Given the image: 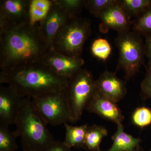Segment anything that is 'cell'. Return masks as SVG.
<instances>
[{
	"label": "cell",
	"mask_w": 151,
	"mask_h": 151,
	"mask_svg": "<svg viewBox=\"0 0 151 151\" xmlns=\"http://www.w3.org/2000/svg\"><path fill=\"white\" fill-rule=\"evenodd\" d=\"M64 124L65 129V137L63 143L65 145L70 148L84 147L88 127L87 124L75 127L68 123Z\"/></svg>",
	"instance_id": "2e32d148"
},
{
	"label": "cell",
	"mask_w": 151,
	"mask_h": 151,
	"mask_svg": "<svg viewBox=\"0 0 151 151\" xmlns=\"http://www.w3.org/2000/svg\"><path fill=\"white\" fill-rule=\"evenodd\" d=\"M68 81L57 75L42 61L0 72V84H8L21 97L32 99L48 92L65 90Z\"/></svg>",
	"instance_id": "7a4b0ae2"
},
{
	"label": "cell",
	"mask_w": 151,
	"mask_h": 151,
	"mask_svg": "<svg viewBox=\"0 0 151 151\" xmlns=\"http://www.w3.org/2000/svg\"><path fill=\"white\" fill-rule=\"evenodd\" d=\"M14 132L9 130V126L0 125V151H14L18 149Z\"/></svg>",
	"instance_id": "44dd1931"
},
{
	"label": "cell",
	"mask_w": 151,
	"mask_h": 151,
	"mask_svg": "<svg viewBox=\"0 0 151 151\" xmlns=\"http://www.w3.org/2000/svg\"><path fill=\"white\" fill-rule=\"evenodd\" d=\"M132 123L139 128H145L151 125V109L145 106L138 107L132 115Z\"/></svg>",
	"instance_id": "7402d4cb"
},
{
	"label": "cell",
	"mask_w": 151,
	"mask_h": 151,
	"mask_svg": "<svg viewBox=\"0 0 151 151\" xmlns=\"http://www.w3.org/2000/svg\"><path fill=\"white\" fill-rule=\"evenodd\" d=\"M52 4L49 0H31L29 7L30 23L32 24L40 22L48 13Z\"/></svg>",
	"instance_id": "ac0fdd59"
},
{
	"label": "cell",
	"mask_w": 151,
	"mask_h": 151,
	"mask_svg": "<svg viewBox=\"0 0 151 151\" xmlns=\"http://www.w3.org/2000/svg\"><path fill=\"white\" fill-rule=\"evenodd\" d=\"M70 17L52 1V4L46 17L39 25L42 37L49 50L52 49L53 40L60 27Z\"/></svg>",
	"instance_id": "9c48e42d"
},
{
	"label": "cell",
	"mask_w": 151,
	"mask_h": 151,
	"mask_svg": "<svg viewBox=\"0 0 151 151\" xmlns=\"http://www.w3.org/2000/svg\"><path fill=\"white\" fill-rule=\"evenodd\" d=\"M96 89L104 97L118 103L127 93L126 81L119 78L115 72L108 70L95 80Z\"/></svg>",
	"instance_id": "4fadbf2b"
},
{
	"label": "cell",
	"mask_w": 151,
	"mask_h": 151,
	"mask_svg": "<svg viewBox=\"0 0 151 151\" xmlns=\"http://www.w3.org/2000/svg\"><path fill=\"white\" fill-rule=\"evenodd\" d=\"M32 99L47 124L57 126L71 123L65 90L48 92Z\"/></svg>",
	"instance_id": "52a82bcc"
},
{
	"label": "cell",
	"mask_w": 151,
	"mask_h": 151,
	"mask_svg": "<svg viewBox=\"0 0 151 151\" xmlns=\"http://www.w3.org/2000/svg\"><path fill=\"white\" fill-rule=\"evenodd\" d=\"M108 134V130L103 126L94 124L88 127L84 147L91 151H102L100 148V144Z\"/></svg>",
	"instance_id": "e0dca14e"
},
{
	"label": "cell",
	"mask_w": 151,
	"mask_h": 151,
	"mask_svg": "<svg viewBox=\"0 0 151 151\" xmlns=\"http://www.w3.org/2000/svg\"><path fill=\"white\" fill-rule=\"evenodd\" d=\"M24 97L10 86H0V125L14 124Z\"/></svg>",
	"instance_id": "30bf717a"
},
{
	"label": "cell",
	"mask_w": 151,
	"mask_h": 151,
	"mask_svg": "<svg viewBox=\"0 0 151 151\" xmlns=\"http://www.w3.org/2000/svg\"><path fill=\"white\" fill-rule=\"evenodd\" d=\"M115 43L119 51L116 70H123L124 78L130 80L145 65V43L140 35L130 30L118 33Z\"/></svg>",
	"instance_id": "5b68a950"
},
{
	"label": "cell",
	"mask_w": 151,
	"mask_h": 151,
	"mask_svg": "<svg viewBox=\"0 0 151 151\" xmlns=\"http://www.w3.org/2000/svg\"><path fill=\"white\" fill-rule=\"evenodd\" d=\"M117 125V131L112 136V145L105 151H135L142 140L126 133L122 124Z\"/></svg>",
	"instance_id": "9a60e30c"
},
{
	"label": "cell",
	"mask_w": 151,
	"mask_h": 151,
	"mask_svg": "<svg viewBox=\"0 0 151 151\" xmlns=\"http://www.w3.org/2000/svg\"><path fill=\"white\" fill-rule=\"evenodd\" d=\"M132 28L145 37L151 35V6L132 21Z\"/></svg>",
	"instance_id": "ffe728a7"
},
{
	"label": "cell",
	"mask_w": 151,
	"mask_h": 151,
	"mask_svg": "<svg viewBox=\"0 0 151 151\" xmlns=\"http://www.w3.org/2000/svg\"><path fill=\"white\" fill-rule=\"evenodd\" d=\"M43 151H71V148L65 145L63 142L55 140Z\"/></svg>",
	"instance_id": "4316f807"
},
{
	"label": "cell",
	"mask_w": 151,
	"mask_h": 151,
	"mask_svg": "<svg viewBox=\"0 0 151 151\" xmlns=\"http://www.w3.org/2000/svg\"><path fill=\"white\" fill-rule=\"evenodd\" d=\"M145 38V54L148 60V67L145 65L146 69L151 71V35Z\"/></svg>",
	"instance_id": "83f0119b"
},
{
	"label": "cell",
	"mask_w": 151,
	"mask_h": 151,
	"mask_svg": "<svg viewBox=\"0 0 151 151\" xmlns=\"http://www.w3.org/2000/svg\"><path fill=\"white\" fill-rule=\"evenodd\" d=\"M54 2L70 17H78L83 7L85 0H54Z\"/></svg>",
	"instance_id": "cb8c5ba5"
},
{
	"label": "cell",
	"mask_w": 151,
	"mask_h": 151,
	"mask_svg": "<svg viewBox=\"0 0 151 151\" xmlns=\"http://www.w3.org/2000/svg\"><path fill=\"white\" fill-rule=\"evenodd\" d=\"M91 49L94 56L104 61L107 60L111 52V45L108 41L101 38L93 41Z\"/></svg>",
	"instance_id": "603a6c76"
},
{
	"label": "cell",
	"mask_w": 151,
	"mask_h": 151,
	"mask_svg": "<svg viewBox=\"0 0 151 151\" xmlns=\"http://www.w3.org/2000/svg\"><path fill=\"white\" fill-rule=\"evenodd\" d=\"M116 1L117 0H86L84 7L97 17L101 12L115 4Z\"/></svg>",
	"instance_id": "d4e9b609"
},
{
	"label": "cell",
	"mask_w": 151,
	"mask_h": 151,
	"mask_svg": "<svg viewBox=\"0 0 151 151\" xmlns=\"http://www.w3.org/2000/svg\"><path fill=\"white\" fill-rule=\"evenodd\" d=\"M151 151V148L150 149V150H149V151Z\"/></svg>",
	"instance_id": "f546056e"
},
{
	"label": "cell",
	"mask_w": 151,
	"mask_h": 151,
	"mask_svg": "<svg viewBox=\"0 0 151 151\" xmlns=\"http://www.w3.org/2000/svg\"><path fill=\"white\" fill-rule=\"evenodd\" d=\"M14 124L24 151H43L55 140L32 98L24 97Z\"/></svg>",
	"instance_id": "3957f363"
},
{
	"label": "cell",
	"mask_w": 151,
	"mask_h": 151,
	"mask_svg": "<svg viewBox=\"0 0 151 151\" xmlns=\"http://www.w3.org/2000/svg\"><path fill=\"white\" fill-rule=\"evenodd\" d=\"M135 151H144V149H143V148L140 145L137 148V149L135 150Z\"/></svg>",
	"instance_id": "f1b7e54d"
},
{
	"label": "cell",
	"mask_w": 151,
	"mask_h": 151,
	"mask_svg": "<svg viewBox=\"0 0 151 151\" xmlns=\"http://www.w3.org/2000/svg\"><path fill=\"white\" fill-rule=\"evenodd\" d=\"M31 0H2L0 2V19L16 24L30 23Z\"/></svg>",
	"instance_id": "5bb4252c"
},
{
	"label": "cell",
	"mask_w": 151,
	"mask_h": 151,
	"mask_svg": "<svg viewBox=\"0 0 151 151\" xmlns=\"http://www.w3.org/2000/svg\"><path fill=\"white\" fill-rule=\"evenodd\" d=\"M39 24H16L0 19V68L8 71L40 62L49 49Z\"/></svg>",
	"instance_id": "6da1fadb"
},
{
	"label": "cell",
	"mask_w": 151,
	"mask_h": 151,
	"mask_svg": "<svg viewBox=\"0 0 151 151\" xmlns=\"http://www.w3.org/2000/svg\"><path fill=\"white\" fill-rule=\"evenodd\" d=\"M96 90L92 73L85 68H82L68 80L65 94L71 123L81 119Z\"/></svg>",
	"instance_id": "8992f818"
},
{
	"label": "cell",
	"mask_w": 151,
	"mask_h": 151,
	"mask_svg": "<svg viewBox=\"0 0 151 151\" xmlns=\"http://www.w3.org/2000/svg\"><path fill=\"white\" fill-rule=\"evenodd\" d=\"M97 18L101 22L100 28L103 32L109 29L117 31L118 33L129 31L132 25V21L119 4L118 0L101 12Z\"/></svg>",
	"instance_id": "8fae6325"
},
{
	"label": "cell",
	"mask_w": 151,
	"mask_h": 151,
	"mask_svg": "<svg viewBox=\"0 0 151 151\" xmlns=\"http://www.w3.org/2000/svg\"><path fill=\"white\" fill-rule=\"evenodd\" d=\"M86 110L117 125L122 124L125 118L117 103L104 97L97 89Z\"/></svg>",
	"instance_id": "7c38bea8"
},
{
	"label": "cell",
	"mask_w": 151,
	"mask_h": 151,
	"mask_svg": "<svg viewBox=\"0 0 151 151\" xmlns=\"http://www.w3.org/2000/svg\"><path fill=\"white\" fill-rule=\"evenodd\" d=\"M146 71L145 78L141 84L140 94L143 100L151 99V71L147 69Z\"/></svg>",
	"instance_id": "484cf974"
},
{
	"label": "cell",
	"mask_w": 151,
	"mask_h": 151,
	"mask_svg": "<svg viewBox=\"0 0 151 151\" xmlns=\"http://www.w3.org/2000/svg\"><path fill=\"white\" fill-rule=\"evenodd\" d=\"M41 61L57 75L68 80L82 69L85 63L81 57L67 56L52 49L47 52Z\"/></svg>",
	"instance_id": "ba28073f"
},
{
	"label": "cell",
	"mask_w": 151,
	"mask_h": 151,
	"mask_svg": "<svg viewBox=\"0 0 151 151\" xmlns=\"http://www.w3.org/2000/svg\"><path fill=\"white\" fill-rule=\"evenodd\" d=\"M92 32L89 19L70 17L55 36L52 50L67 56L81 57L84 43Z\"/></svg>",
	"instance_id": "277c9868"
},
{
	"label": "cell",
	"mask_w": 151,
	"mask_h": 151,
	"mask_svg": "<svg viewBox=\"0 0 151 151\" xmlns=\"http://www.w3.org/2000/svg\"><path fill=\"white\" fill-rule=\"evenodd\" d=\"M118 2L131 19L136 18L151 6V0H118Z\"/></svg>",
	"instance_id": "d6986e66"
}]
</instances>
